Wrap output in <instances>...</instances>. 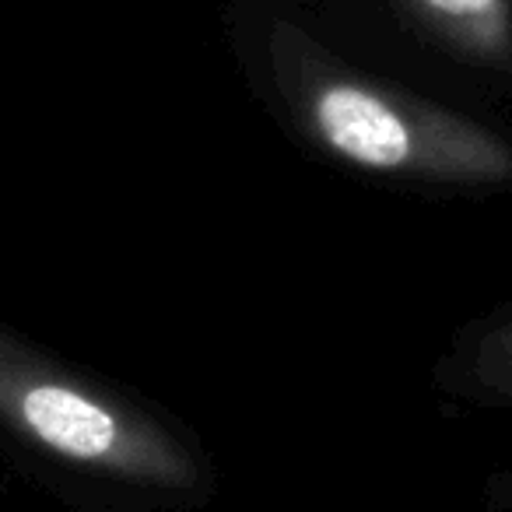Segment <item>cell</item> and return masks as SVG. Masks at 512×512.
<instances>
[{
  "mask_svg": "<svg viewBox=\"0 0 512 512\" xmlns=\"http://www.w3.org/2000/svg\"><path fill=\"white\" fill-rule=\"evenodd\" d=\"M439 386L463 404L512 411V302L456 337L439 365ZM488 502L495 512H512V470L491 477Z\"/></svg>",
  "mask_w": 512,
  "mask_h": 512,
  "instance_id": "cell-3",
  "label": "cell"
},
{
  "mask_svg": "<svg viewBox=\"0 0 512 512\" xmlns=\"http://www.w3.org/2000/svg\"><path fill=\"white\" fill-rule=\"evenodd\" d=\"M404 11L453 57L512 74V0H400Z\"/></svg>",
  "mask_w": 512,
  "mask_h": 512,
  "instance_id": "cell-4",
  "label": "cell"
},
{
  "mask_svg": "<svg viewBox=\"0 0 512 512\" xmlns=\"http://www.w3.org/2000/svg\"><path fill=\"white\" fill-rule=\"evenodd\" d=\"M0 425L57 463L148 491H193L200 463L151 414L0 330Z\"/></svg>",
  "mask_w": 512,
  "mask_h": 512,
  "instance_id": "cell-2",
  "label": "cell"
},
{
  "mask_svg": "<svg viewBox=\"0 0 512 512\" xmlns=\"http://www.w3.org/2000/svg\"><path fill=\"white\" fill-rule=\"evenodd\" d=\"M267 60L295 127L330 158L372 176L446 190H512V137L491 123L355 71L278 18Z\"/></svg>",
  "mask_w": 512,
  "mask_h": 512,
  "instance_id": "cell-1",
  "label": "cell"
}]
</instances>
